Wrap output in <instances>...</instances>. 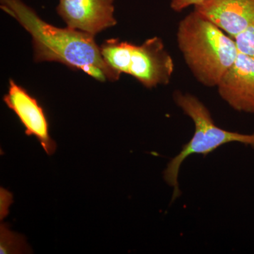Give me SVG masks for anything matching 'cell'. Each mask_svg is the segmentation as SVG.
<instances>
[{"instance_id": "obj_4", "label": "cell", "mask_w": 254, "mask_h": 254, "mask_svg": "<svg viewBox=\"0 0 254 254\" xmlns=\"http://www.w3.org/2000/svg\"><path fill=\"white\" fill-rule=\"evenodd\" d=\"M105 56L119 74L130 75L147 88L168 85L175 71L173 58L163 40L157 36L140 46L115 40L107 48Z\"/></svg>"}, {"instance_id": "obj_3", "label": "cell", "mask_w": 254, "mask_h": 254, "mask_svg": "<svg viewBox=\"0 0 254 254\" xmlns=\"http://www.w3.org/2000/svg\"><path fill=\"white\" fill-rule=\"evenodd\" d=\"M173 100L194 125V132L190 141L169 162L164 170V180L173 188V200H175L181 195L179 174L182 163L188 157L194 154L208 155L222 145L232 142L249 145L254 150V133L246 134L227 131L217 126L207 107L190 93L175 91L173 93Z\"/></svg>"}, {"instance_id": "obj_1", "label": "cell", "mask_w": 254, "mask_h": 254, "mask_svg": "<svg viewBox=\"0 0 254 254\" xmlns=\"http://www.w3.org/2000/svg\"><path fill=\"white\" fill-rule=\"evenodd\" d=\"M1 9L31 35L34 61L55 62L81 70L98 81H118L116 71L105 63L93 36L46 22L22 0H0Z\"/></svg>"}, {"instance_id": "obj_2", "label": "cell", "mask_w": 254, "mask_h": 254, "mask_svg": "<svg viewBox=\"0 0 254 254\" xmlns=\"http://www.w3.org/2000/svg\"><path fill=\"white\" fill-rule=\"evenodd\" d=\"M177 43L190 72L208 88L217 86L240 53L233 38L194 9L179 23Z\"/></svg>"}, {"instance_id": "obj_9", "label": "cell", "mask_w": 254, "mask_h": 254, "mask_svg": "<svg viewBox=\"0 0 254 254\" xmlns=\"http://www.w3.org/2000/svg\"><path fill=\"white\" fill-rule=\"evenodd\" d=\"M241 53L254 58V25L234 38Z\"/></svg>"}, {"instance_id": "obj_5", "label": "cell", "mask_w": 254, "mask_h": 254, "mask_svg": "<svg viewBox=\"0 0 254 254\" xmlns=\"http://www.w3.org/2000/svg\"><path fill=\"white\" fill-rule=\"evenodd\" d=\"M3 100L18 117L24 127L25 133L36 137L47 155L54 154L57 143L50 136L48 118L38 100L14 80L10 79L9 90Z\"/></svg>"}, {"instance_id": "obj_10", "label": "cell", "mask_w": 254, "mask_h": 254, "mask_svg": "<svg viewBox=\"0 0 254 254\" xmlns=\"http://www.w3.org/2000/svg\"><path fill=\"white\" fill-rule=\"evenodd\" d=\"M206 0H170V7L176 12H181L190 6L194 7Z\"/></svg>"}, {"instance_id": "obj_7", "label": "cell", "mask_w": 254, "mask_h": 254, "mask_svg": "<svg viewBox=\"0 0 254 254\" xmlns=\"http://www.w3.org/2000/svg\"><path fill=\"white\" fill-rule=\"evenodd\" d=\"M216 88L232 109L254 114V58L240 51Z\"/></svg>"}, {"instance_id": "obj_8", "label": "cell", "mask_w": 254, "mask_h": 254, "mask_svg": "<svg viewBox=\"0 0 254 254\" xmlns=\"http://www.w3.org/2000/svg\"><path fill=\"white\" fill-rule=\"evenodd\" d=\"M194 10L233 38L254 25V0H206Z\"/></svg>"}, {"instance_id": "obj_6", "label": "cell", "mask_w": 254, "mask_h": 254, "mask_svg": "<svg viewBox=\"0 0 254 254\" xmlns=\"http://www.w3.org/2000/svg\"><path fill=\"white\" fill-rule=\"evenodd\" d=\"M115 0H60L57 12L71 29L95 36L117 24Z\"/></svg>"}]
</instances>
